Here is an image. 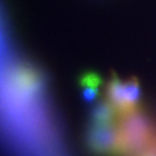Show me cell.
<instances>
[{
	"label": "cell",
	"mask_w": 156,
	"mask_h": 156,
	"mask_svg": "<svg viewBox=\"0 0 156 156\" xmlns=\"http://www.w3.org/2000/svg\"><path fill=\"white\" fill-rule=\"evenodd\" d=\"M105 93H107V101L115 108L118 118L134 112L128 101L125 81L121 80L115 72L112 73V76L107 84Z\"/></svg>",
	"instance_id": "cell-3"
},
{
	"label": "cell",
	"mask_w": 156,
	"mask_h": 156,
	"mask_svg": "<svg viewBox=\"0 0 156 156\" xmlns=\"http://www.w3.org/2000/svg\"><path fill=\"white\" fill-rule=\"evenodd\" d=\"M86 143L93 153L101 156H121V139L118 123L90 124Z\"/></svg>",
	"instance_id": "cell-2"
},
{
	"label": "cell",
	"mask_w": 156,
	"mask_h": 156,
	"mask_svg": "<svg viewBox=\"0 0 156 156\" xmlns=\"http://www.w3.org/2000/svg\"><path fill=\"white\" fill-rule=\"evenodd\" d=\"M16 82L20 88L24 89L26 91H34L37 89L39 84L38 76L35 72L30 71L29 69L21 70L17 74Z\"/></svg>",
	"instance_id": "cell-6"
},
{
	"label": "cell",
	"mask_w": 156,
	"mask_h": 156,
	"mask_svg": "<svg viewBox=\"0 0 156 156\" xmlns=\"http://www.w3.org/2000/svg\"><path fill=\"white\" fill-rule=\"evenodd\" d=\"M117 123L121 139V156H139L156 133L150 118L141 108L119 117Z\"/></svg>",
	"instance_id": "cell-1"
},
{
	"label": "cell",
	"mask_w": 156,
	"mask_h": 156,
	"mask_svg": "<svg viewBox=\"0 0 156 156\" xmlns=\"http://www.w3.org/2000/svg\"><path fill=\"white\" fill-rule=\"evenodd\" d=\"M118 120L115 108L107 99L98 102L92 110L90 124H111Z\"/></svg>",
	"instance_id": "cell-5"
},
{
	"label": "cell",
	"mask_w": 156,
	"mask_h": 156,
	"mask_svg": "<svg viewBox=\"0 0 156 156\" xmlns=\"http://www.w3.org/2000/svg\"><path fill=\"white\" fill-rule=\"evenodd\" d=\"M102 79L99 74L93 71H86L79 77V86L84 101L91 104L95 101L99 95V86L101 85Z\"/></svg>",
	"instance_id": "cell-4"
}]
</instances>
